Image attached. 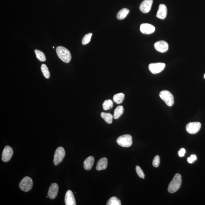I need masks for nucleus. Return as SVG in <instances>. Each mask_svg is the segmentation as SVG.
<instances>
[{
  "instance_id": "4be33fe9",
  "label": "nucleus",
  "mask_w": 205,
  "mask_h": 205,
  "mask_svg": "<svg viewBox=\"0 0 205 205\" xmlns=\"http://www.w3.org/2000/svg\"><path fill=\"white\" fill-rule=\"evenodd\" d=\"M107 205H121V203L119 199L116 197H111L108 201Z\"/></svg>"
},
{
  "instance_id": "9b49d317",
  "label": "nucleus",
  "mask_w": 205,
  "mask_h": 205,
  "mask_svg": "<svg viewBox=\"0 0 205 205\" xmlns=\"http://www.w3.org/2000/svg\"><path fill=\"white\" fill-rule=\"evenodd\" d=\"M140 30L142 34H152L155 30V27L149 24H142L140 25Z\"/></svg>"
},
{
  "instance_id": "a878e982",
  "label": "nucleus",
  "mask_w": 205,
  "mask_h": 205,
  "mask_svg": "<svg viewBox=\"0 0 205 205\" xmlns=\"http://www.w3.org/2000/svg\"><path fill=\"white\" fill-rule=\"evenodd\" d=\"M92 34L91 33L86 34V35L84 36L83 39L82 40V43L83 45H85L89 43L90 42L91 36H92Z\"/></svg>"
},
{
  "instance_id": "cd10ccee",
  "label": "nucleus",
  "mask_w": 205,
  "mask_h": 205,
  "mask_svg": "<svg viewBox=\"0 0 205 205\" xmlns=\"http://www.w3.org/2000/svg\"><path fill=\"white\" fill-rule=\"evenodd\" d=\"M160 157L158 155H156L154 158L152 164L154 167L155 168L158 167L160 164Z\"/></svg>"
},
{
  "instance_id": "4468645a",
  "label": "nucleus",
  "mask_w": 205,
  "mask_h": 205,
  "mask_svg": "<svg viewBox=\"0 0 205 205\" xmlns=\"http://www.w3.org/2000/svg\"><path fill=\"white\" fill-rule=\"evenodd\" d=\"M65 202L66 205H76V201L74 194L71 190H68L65 194Z\"/></svg>"
},
{
  "instance_id": "1a4fd4ad",
  "label": "nucleus",
  "mask_w": 205,
  "mask_h": 205,
  "mask_svg": "<svg viewBox=\"0 0 205 205\" xmlns=\"http://www.w3.org/2000/svg\"><path fill=\"white\" fill-rule=\"evenodd\" d=\"M14 152L12 148L10 146H7L3 149L2 159L3 162H8L11 159Z\"/></svg>"
},
{
  "instance_id": "2f4dec72",
  "label": "nucleus",
  "mask_w": 205,
  "mask_h": 205,
  "mask_svg": "<svg viewBox=\"0 0 205 205\" xmlns=\"http://www.w3.org/2000/svg\"><path fill=\"white\" fill-rule=\"evenodd\" d=\"M204 78L205 79V74H204Z\"/></svg>"
},
{
  "instance_id": "473e14b6",
  "label": "nucleus",
  "mask_w": 205,
  "mask_h": 205,
  "mask_svg": "<svg viewBox=\"0 0 205 205\" xmlns=\"http://www.w3.org/2000/svg\"><path fill=\"white\" fill-rule=\"evenodd\" d=\"M49 197L48 196H47L46 197V198H47V197Z\"/></svg>"
},
{
  "instance_id": "2eb2a0df",
  "label": "nucleus",
  "mask_w": 205,
  "mask_h": 205,
  "mask_svg": "<svg viewBox=\"0 0 205 205\" xmlns=\"http://www.w3.org/2000/svg\"><path fill=\"white\" fill-rule=\"evenodd\" d=\"M167 8L166 5L161 4L159 5L158 10L157 14V17L159 19H164L167 15Z\"/></svg>"
},
{
  "instance_id": "423d86ee",
  "label": "nucleus",
  "mask_w": 205,
  "mask_h": 205,
  "mask_svg": "<svg viewBox=\"0 0 205 205\" xmlns=\"http://www.w3.org/2000/svg\"><path fill=\"white\" fill-rule=\"evenodd\" d=\"M65 152L63 147H60L56 149L54 157V163L55 166L59 164L64 158Z\"/></svg>"
},
{
  "instance_id": "20e7f679",
  "label": "nucleus",
  "mask_w": 205,
  "mask_h": 205,
  "mask_svg": "<svg viewBox=\"0 0 205 205\" xmlns=\"http://www.w3.org/2000/svg\"><path fill=\"white\" fill-rule=\"evenodd\" d=\"M117 142L119 145L123 147H130L133 143L132 138L131 135H125L119 137L117 140Z\"/></svg>"
},
{
  "instance_id": "f03ea898",
  "label": "nucleus",
  "mask_w": 205,
  "mask_h": 205,
  "mask_svg": "<svg viewBox=\"0 0 205 205\" xmlns=\"http://www.w3.org/2000/svg\"><path fill=\"white\" fill-rule=\"evenodd\" d=\"M56 52L58 57L65 63H69L71 59L70 51L65 47L59 46L56 48Z\"/></svg>"
},
{
  "instance_id": "9d476101",
  "label": "nucleus",
  "mask_w": 205,
  "mask_h": 205,
  "mask_svg": "<svg viewBox=\"0 0 205 205\" xmlns=\"http://www.w3.org/2000/svg\"><path fill=\"white\" fill-rule=\"evenodd\" d=\"M155 49L159 52L163 53L166 52L169 48L168 43L165 41L161 40L154 44Z\"/></svg>"
},
{
  "instance_id": "c85d7f7f",
  "label": "nucleus",
  "mask_w": 205,
  "mask_h": 205,
  "mask_svg": "<svg viewBox=\"0 0 205 205\" xmlns=\"http://www.w3.org/2000/svg\"><path fill=\"white\" fill-rule=\"evenodd\" d=\"M186 153V151L185 149L184 148H182L179 151V157H184L185 155V154Z\"/></svg>"
},
{
  "instance_id": "b1692460",
  "label": "nucleus",
  "mask_w": 205,
  "mask_h": 205,
  "mask_svg": "<svg viewBox=\"0 0 205 205\" xmlns=\"http://www.w3.org/2000/svg\"><path fill=\"white\" fill-rule=\"evenodd\" d=\"M41 69L44 76L47 79L49 78L50 76V72L47 66L45 64H43L41 66Z\"/></svg>"
},
{
  "instance_id": "ddd939ff",
  "label": "nucleus",
  "mask_w": 205,
  "mask_h": 205,
  "mask_svg": "<svg viewBox=\"0 0 205 205\" xmlns=\"http://www.w3.org/2000/svg\"><path fill=\"white\" fill-rule=\"evenodd\" d=\"M153 2V0H144L140 5L141 11L145 14L149 12L151 10Z\"/></svg>"
},
{
  "instance_id": "a211bd4d",
  "label": "nucleus",
  "mask_w": 205,
  "mask_h": 205,
  "mask_svg": "<svg viewBox=\"0 0 205 205\" xmlns=\"http://www.w3.org/2000/svg\"><path fill=\"white\" fill-rule=\"evenodd\" d=\"M129 13V9L127 8H123L118 13L117 15V18L119 20L124 19L127 16Z\"/></svg>"
},
{
  "instance_id": "5701e85b",
  "label": "nucleus",
  "mask_w": 205,
  "mask_h": 205,
  "mask_svg": "<svg viewBox=\"0 0 205 205\" xmlns=\"http://www.w3.org/2000/svg\"><path fill=\"white\" fill-rule=\"evenodd\" d=\"M35 53L36 58L40 61L44 62L46 61V58L45 54L42 51L38 50V49H36L35 50Z\"/></svg>"
},
{
  "instance_id": "dca6fc26",
  "label": "nucleus",
  "mask_w": 205,
  "mask_h": 205,
  "mask_svg": "<svg viewBox=\"0 0 205 205\" xmlns=\"http://www.w3.org/2000/svg\"><path fill=\"white\" fill-rule=\"evenodd\" d=\"M108 166V159L104 157L101 158L97 163L96 169L97 171H101L105 169Z\"/></svg>"
},
{
  "instance_id": "f257e3e1",
  "label": "nucleus",
  "mask_w": 205,
  "mask_h": 205,
  "mask_svg": "<svg viewBox=\"0 0 205 205\" xmlns=\"http://www.w3.org/2000/svg\"><path fill=\"white\" fill-rule=\"evenodd\" d=\"M182 177L180 175L175 174L168 186V192L170 193H173L178 191L182 184Z\"/></svg>"
},
{
  "instance_id": "aec40b11",
  "label": "nucleus",
  "mask_w": 205,
  "mask_h": 205,
  "mask_svg": "<svg viewBox=\"0 0 205 205\" xmlns=\"http://www.w3.org/2000/svg\"><path fill=\"white\" fill-rule=\"evenodd\" d=\"M101 116L107 123L111 124L112 123L113 116L110 113L102 112Z\"/></svg>"
},
{
  "instance_id": "72a5a7b5",
  "label": "nucleus",
  "mask_w": 205,
  "mask_h": 205,
  "mask_svg": "<svg viewBox=\"0 0 205 205\" xmlns=\"http://www.w3.org/2000/svg\"><path fill=\"white\" fill-rule=\"evenodd\" d=\"M53 48H54V47H53Z\"/></svg>"
},
{
  "instance_id": "393cba45",
  "label": "nucleus",
  "mask_w": 205,
  "mask_h": 205,
  "mask_svg": "<svg viewBox=\"0 0 205 205\" xmlns=\"http://www.w3.org/2000/svg\"><path fill=\"white\" fill-rule=\"evenodd\" d=\"M113 102L111 100H106L102 104V107L105 110H108L110 109L113 107Z\"/></svg>"
},
{
  "instance_id": "0eeeda50",
  "label": "nucleus",
  "mask_w": 205,
  "mask_h": 205,
  "mask_svg": "<svg viewBox=\"0 0 205 205\" xmlns=\"http://www.w3.org/2000/svg\"><path fill=\"white\" fill-rule=\"evenodd\" d=\"M201 124L199 122H190L186 127V131L191 134H195L200 130Z\"/></svg>"
},
{
  "instance_id": "39448f33",
  "label": "nucleus",
  "mask_w": 205,
  "mask_h": 205,
  "mask_svg": "<svg viewBox=\"0 0 205 205\" xmlns=\"http://www.w3.org/2000/svg\"><path fill=\"white\" fill-rule=\"evenodd\" d=\"M19 186L22 191L27 192L31 190L33 186V181L30 177H24L20 182Z\"/></svg>"
},
{
  "instance_id": "412c9836",
  "label": "nucleus",
  "mask_w": 205,
  "mask_h": 205,
  "mask_svg": "<svg viewBox=\"0 0 205 205\" xmlns=\"http://www.w3.org/2000/svg\"><path fill=\"white\" fill-rule=\"evenodd\" d=\"M125 95L123 93H120L115 94L113 97V99L117 104L122 103L124 100Z\"/></svg>"
},
{
  "instance_id": "f8f14e48",
  "label": "nucleus",
  "mask_w": 205,
  "mask_h": 205,
  "mask_svg": "<svg viewBox=\"0 0 205 205\" xmlns=\"http://www.w3.org/2000/svg\"><path fill=\"white\" fill-rule=\"evenodd\" d=\"M58 191V186L56 183H52L49 188L47 195L49 198L54 199L56 198Z\"/></svg>"
},
{
  "instance_id": "7ed1b4c3",
  "label": "nucleus",
  "mask_w": 205,
  "mask_h": 205,
  "mask_svg": "<svg viewBox=\"0 0 205 205\" xmlns=\"http://www.w3.org/2000/svg\"><path fill=\"white\" fill-rule=\"evenodd\" d=\"M159 96L165 102L166 105L169 107H172L175 103L173 95L169 91L164 90L161 91Z\"/></svg>"
},
{
  "instance_id": "7c9ffc66",
  "label": "nucleus",
  "mask_w": 205,
  "mask_h": 205,
  "mask_svg": "<svg viewBox=\"0 0 205 205\" xmlns=\"http://www.w3.org/2000/svg\"><path fill=\"white\" fill-rule=\"evenodd\" d=\"M187 161L188 163H192L194 162L192 160V159L190 157H188V158Z\"/></svg>"
},
{
  "instance_id": "c756f323",
  "label": "nucleus",
  "mask_w": 205,
  "mask_h": 205,
  "mask_svg": "<svg viewBox=\"0 0 205 205\" xmlns=\"http://www.w3.org/2000/svg\"><path fill=\"white\" fill-rule=\"evenodd\" d=\"M190 157H191L194 162L197 160V157L195 155H190Z\"/></svg>"
},
{
  "instance_id": "f3484780",
  "label": "nucleus",
  "mask_w": 205,
  "mask_h": 205,
  "mask_svg": "<svg viewBox=\"0 0 205 205\" xmlns=\"http://www.w3.org/2000/svg\"><path fill=\"white\" fill-rule=\"evenodd\" d=\"M95 159L93 156H90L84 162V167L86 170H90L94 165Z\"/></svg>"
},
{
  "instance_id": "6e6552de",
  "label": "nucleus",
  "mask_w": 205,
  "mask_h": 205,
  "mask_svg": "<svg viewBox=\"0 0 205 205\" xmlns=\"http://www.w3.org/2000/svg\"><path fill=\"white\" fill-rule=\"evenodd\" d=\"M165 64L163 63H152L149 65V70L153 74L160 73L165 67Z\"/></svg>"
},
{
  "instance_id": "bb28decb",
  "label": "nucleus",
  "mask_w": 205,
  "mask_h": 205,
  "mask_svg": "<svg viewBox=\"0 0 205 205\" xmlns=\"http://www.w3.org/2000/svg\"><path fill=\"white\" fill-rule=\"evenodd\" d=\"M136 170L137 175L139 177L143 179L145 178V175L140 166H137L136 167Z\"/></svg>"
},
{
  "instance_id": "6ab92c4d",
  "label": "nucleus",
  "mask_w": 205,
  "mask_h": 205,
  "mask_svg": "<svg viewBox=\"0 0 205 205\" xmlns=\"http://www.w3.org/2000/svg\"><path fill=\"white\" fill-rule=\"evenodd\" d=\"M124 109L122 106H119L114 110L113 118L117 119L119 118L124 113Z\"/></svg>"
}]
</instances>
